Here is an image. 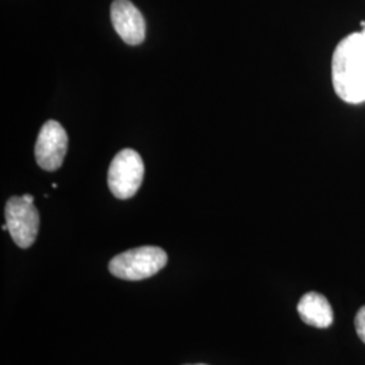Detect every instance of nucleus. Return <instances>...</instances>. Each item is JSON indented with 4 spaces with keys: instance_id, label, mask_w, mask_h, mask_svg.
Returning <instances> with one entry per match:
<instances>
[{
    "instance_id": "1",
    "label": "nucleus",
    "mask_w": 365,
    "mask_h": 365,
    "mask_svg": "<svg viewBox=\"0 0 365 365\" xmlns=\"http://www.w3.org/2000/svg\"><path fill=\"white\" fill-rule=\"evenodd\" d=\"M333 88L349 105L365 103V38L363 31L341 39L331 57Z\"/></svg>"
},
{
    "instance_id": "2",
    "label": "nucleus",
    "mask_w": 365,
    "mask_h": 365,
    "mask_svg": "<svg viewBox=\"0 0 365 365\" xmlns=\"http://www.w3.org/2000/svg\"><path fill=\"white\" fill-rule=\"evenodd\" d=\"M168 262V255L158 247L130 249L115 256L108 264L110 272L123 280H144L160 272Z\"/></svg>"
},
{
    "instance_id": "3",
    "label": "nucleus",
    "mask_w": 365,
    "mask_h": 365,
    "mask_svg": "<svg viewBox=\"0 0 365 365\" xmlns=\"http://www.w3.org/2000/svg\"><path fill=\"white\" fill-rule=\"evenodd\" d=\"M144 173L141 156L133 149H123L110 164L107 175L108 188L118 199H130L140 190Z\"/></svg>"
},
{
    "instance_id": "4",
    "label": "nucleus",
    "mask_w": 365,
    "mask_h": 365,
    "mask_svg": "<svg viewBox=\"0 0 365 365\" xmlns=\"http://www.w3.org/2000/svg\"><path fill=\"white\" fill-rule=\"evenodd\" d=\"M6 223L14 242L19 248H30L38 235V210L24 196H13L6 205Z\"/></svg>"
},
{
    "instance_id": "5",
    "label": "nucleus",
    "mask_w": 365,
    "mask_h": 365,
    "mask_svg": "<svg viewBox=\"0 0 365 365\" xmlns=\"http://www.w3.org/2000/svg\"><path fill=\"white\" fill-rule=\"evenodd\" d=\"M68 149L66 131L58 122L48 120L39 131L36 160L42 170H57L64 163Z\"/></svg>"
},
{
    "instance_id": "6",
    "label": "nucleus",
    "mask_w": 365,
    "mask_h": 365,
    "mask_svg": "<svg viewBox=\"0 0 365 365\" xmlns=\"http://www.w3.org/2000/svg\"><path fill=\"white\" fill-rule=\"evenodd\" d=\"M111 22L119 37L128 45L143 43L146 25L141 11L129 0H114L111 4Z\"/></svg>"
},
{
    "instance_id": "7",
    "label": "nucleus",
    "mask_w": 365,
    "mask_h": 365,
    "mask_svg": "<svg viewBox=\"0 0 365 365\" xmlns=\"http://www.w3.org/2000/svg\"><path fill=\"white\" fill-rule=\"evenodd\" d=\"M298 313L306 325L327 329L333 324V309L329 300L318 292H307L300 298Z\"/></svg>"
},
{
    "instance_id": "8",
    "label": "nucleus",
    "mask_w": 365,
    "mask_h": 365,
    "mask_svg": "<svg viewBox=\"0 0 365 365\" xmlns=\"http://www.w3.org/2000/svg\"><path fill=\"white\" fill-rule=\"evenodd\" d=\"M354 327H356L357 336H359L360 339L365 344V306L364 307H361V309L357 312V314H356Z\"/></svg>"
},
{
    "instance_id": "9",
    "label": "nucleus",
    "mask_w": 365,
    "mask_h": 365,
    "mask_svg": "<svg viewBox=\"0 0 365 365\" xmlns=\"http://www.w3.org/2000/svg\"><path fill=\"white\" fill-rule=\"evenodd\" d=\"M361 31H363V34H364V38H365V26L363 27V30H361Z\"/></svg>"
},
{
    "instance_id": "10",
    "label": "nucleus",
    "mask_w": 365,
    "mask_h": 365,
    "mask_svg": "<svg viewBox=\"0 0 365 365\" xmlns=\"http://www.w3.org/2000/svg\"><path fill=\"white\" fill-rule=\"evenodd\" d=\"M195 365H206V364H195Z\"/></svg>"
}]
</instances>
